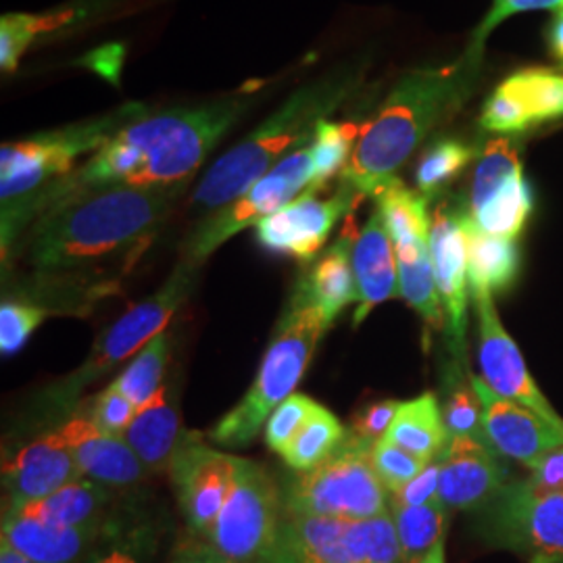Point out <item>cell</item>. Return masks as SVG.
<instances>
[{"label": "cell", "mask_w": 563, "mask_h": 563, "mask_svg": "<svg viewBox=\"0 0 563 563\" xmlns=\"http://www.w3.org/2000/svg\"><path fill=\"white\" fill-rule=\"evenodd\" d=\"M263 99L260 84L130 121L102 144L80 172L57 181L42 195L38 216L53 202L90 188L115 184L188 186L213 148Z\"/></svg>", "instance_id": "cell-1"}, {"label": "cell", "mask_w": 563, "mask_h": 563, "mask_svg": "<svg viewBox=\"0 0 563 563\" xmlns=\"http://www.w3.org/2000/svg\"><path fill=\"white\" fill-rule=\"evenodd\" d=\"M186 186H102L46 207L25 236L41 276H76L132 263L159 234Z\"/></svg>", "instance_id": "cell-2"}, {"label": "cell", "mask_w": 563, "mask_h": 563, "mask_svg": "<svg viewBox=\"0 0 563 563\" xmlns=\"http://www.w3.org/2000/svg\"><path fill=\"white\" fill-rule=\"evenodd\" d=\"M481 59L483 55L467 48L453 63L418 67L399 78L376 115L363 123L341 181L362 197L376 199L428 134L467 101Z\"/></svg>", "instance_id": "cell-3"}, {"label": "cell", "mask_w": 563, "mask_h": 563, "mask_svg": "<svg viewBox=\"0 0 563 563\" xmlns=\"http://www.w3.org/2000/svg\"><path fill=\"white\" fill-rule=\"evenodd\" d=\"M365 63L344 60L305 81L251 134L209 167L199 181L190 207L216 213L241 199L290 151L313 141L318 123L336 113L362 86Z\"/></svg>", "instance_id": "cell-4"}, {"label": "cell", "mask_w": 563, "mask_h": 563, "mask_svg": "<svg viewBox=\"0 0 563 563\" xmlns=\"http://www.w3.org/2000/svg\"><path fill=\"white\" fill-rule=\"evenodd\" d=\"M148 113L144 102H125L118 109L46 130L21 141L4 142L0 148V202H2V253L34 220V207L57 181L74 174L81 155L99 151L123 125Z\"/></svg>", "instance_id": "cell-5"}, {"label": "cell", "mask_w": 563, "mask_h": 563, "mask_svg": "<svg viewBox=\"0 0 563 563\" xmlns=\"http://www.w3.org/2000/svg\"><path fill=\"white\" fill-rule=\"evenodd\" d=\"M328 328L320 307L299 284L263 355L255 383L242 401L213 426L211 441L223 446L253 443L274 409L295 395Z\"/></svg>", "instance_id": "cell-6"}, {"label": "cell", "mask_w": 563, "mask_h": 563, "mask_svg": "<svg viewBox=\"0 0 563 563\" xmlns=\"http://www.w3.org/2000/svg\"><path fill=\"white\" fill-rule=\"evenodd\" d=\"M286 516L369 520L390 511L388 488L374 462L372 444L351 432L320 465L297 472L282 490Z\"/></svg>", "instance_id": "cell-7"}, {"label": "cell", "mask_w": 563, "mask_h": 563, "mask_svg": "<svg viewBox=\"0 0 563 563\" xmlns=\"http://www.w3.org/2000/svg\"><path fill=\"white\" fill-rule=\"evenodd\" d=\"M197 269L199 265L181 260L155 295L132 305L118 322L111 323L102 332L88 360L71 376L63 378L46 393L44 407L55 413L67 411L84 388L115 372L121 363L139 355L148 342L163 334L176 311L190 297Z\"/></svg>", "instance_id": "cell-8"}, {"label": "cell", "mask_w": 563, "mask_h": 563, "mask_svg": "<svg viewBox=\"0 0 563 563\" xmlns=\"http://www.w3.org/2000/svg\"><path fill=\"white\" fill-rule=\"evenodd\" d=\"M272 555L280 563H407L390 511L369 520L284 514Z\"/></svg>", "instance_id": "cell-9"}, {"label": "cell", "mask_w": 563, "mask_h": 563, "mask_svg": "<svg viewBox=\"0 0 563 563\" xmlns=\"http://www.w3.org/2000/svg\"><path fill=\"white\" fill-rule=\"evenodd\" d=\"M282 511V490L269 470L242 460L234 488L202 539L230 562L263 563L280 539Z\"/></svg>", "instance_id": "cell-10"}, {"label": "cell", "mask_w": 563, "mask_h": 563, "mask_svg": "<svg viewBox=\"0 0 563 563\" xmlns=\"http://www.w3.org/2000/svg\"><path fill=\"white\" fill-rule=\"evenodd\" d=\"M311 142L290 151L241 199L225 205L211 216H205L184 244L181 260L201 265L223 242L230 241L249 225H257L265 218L278 213L282 207L295 201L297 195H302L313 180Z\"/></svg>", "instance_id": "cell-11"}, {"label": "cell", "mask_w": 563, "mask_h": 563, "mask_svg": "<svg viewBox=\"0 0 563 563\" xmlns=\"http://www.w3.org/2000/svg\"><path fill=\"white\" fill-rule=\"evenodd\" d=\"M478 532L528 563H563V493H541L526 481L505 484L481 509Z\"/></svg>", "instance_id": "cell-12"}, {"label": "cell", "mask_w": 563, "mask_h": 563, "mask_svg": "<svg viewBox=\"0 0 563 563\" xmlns=\"http://www.w3.org/2000/svg\"><path fill=\"white\" fill-rule=\"evenodd\" d=\"M530 211L532 188L523 178L516 146L507 139L488 142L472 181V222L490 236L516 241Z\"/></svg>", "instance_id": "cell-13"}, {"label": "cell", "mask_w": 563, "mask_h": 563, "mask_svg": "<svg viewBox=\"0 0 563 563\" xmlns=\"http://www.w3.org/2000/svg\"><path fill=\"white\" fill-rule=\"evenodd\" d=\"M242 457L209 449L197 434H186L169 463V476L181 518L202 539L228 501Z\"/></svg>", "instance_id": "cell-14"}, {"label": "cell", "mask_w": 563, "mask_h": 563, "mask_svg": "<svg viewBox=\"0 0 563 563\" xmlns=\"http://www.w3.org/2000/svg\"><path fill=\"white\" fill-rule=\"evenodd\" d=\"M320 192L318 188H307L278 213L257 223L255 236L263 249L297 262H311L322 251L334 225L349 218L365 199L344 181L330 199H320Z\"/></svg>", "instance_id": "cell-15"}, {"label": "cell", "mask_w": 563, "mask_h": 563, "mask_svg": "<svg viewBox=\"0 0 563 563\" xmlns=\"http://www.w3.org/2000/svg\"><path fill=\"white\" fill-rule=\"evenodd\" d=\"M478 316V362L483 372V383L509 401L520 402L523 407L539 413L547 422L563 428V420L551 402L530 376L522 353L516 341L507 334L499 320L493 295H472Z\"/></svg>", "instance_id": "cell-16"}, {"label": "cell", "mask_w": 563, "mask_h": 563, "mask_svg": "<svg viewBox=\"0 0 563 563\" xmlns=\"http://www.w3.org/2000/svg\"><path fill=\"white\" fill-rule=\"evenodd\" d=\"M467 218L470 209L439 202L430 228V255L451 341L463 349L467 325Z\"/></svg>", "instance_id": "cell-17"}, {"label": "cell", "mask_w": 563, "mask_h": 563, "mask_svg": "<svg viewBox=\"0 0 563 563\" xmlns=\"http://www.w3.org/2000/svg\"><path fill=\"white\" fill-rule=\"evenodd\" d=\"M563 115V74L522 69L501 81L484 102L481 125L488 132H522Z\"/></svg>", "instance_id": "cell-18"}, {"label": "cell", "mask_w": 563, "mask_h": 563, "mask_svg": "<svg viewBox=\"0 0 563 563\" xmlns=\"http://www.w3.org/2000/svg\"><path fill=\"white\" fill-rule=\"evenodd\" d=\"M483 401L486 443L499 455L530 467L544 453L563 446V428L547 422L532 409L493 393L483 378H470Z\"/></svg>", "instance_id": "cell-19"}, {"label": "cell", "mask_w": 563, "mask_h": 563, "mask_svg": "<svg viewBox=\"0 0 563 563\" xmlns=\"http://www.w3.org/2000/svg\"><path fill=\"white\" fill-rule=\"evenodd\" d=\"M439 463V497L449 509L481 511L507 483V465L499 453L478 439H451Z\"/></svg>", "instance_id": "cell-20"}, {"label": "cell", "mask_w": 563, "mask_h": 563, "mask_svg": "<svg viewBox=\"0 0 563 563\" xmlns=\"http://www.w3.org/2000/svg\"><path fill=\"white\" fill-rule=\"evenodd\" d=\"M59 432L84 478L107 488H130L148 474L123 437L107 432L92 418L74 416Z\"/></svg>", "instance_id": "cell-21"}, {"label": "cell", "mask_w": 563, "mask_h": 563, "mask_svg": "<svg viewBox=\"0 0 563 563\" xmlns=\"http://www.w3.org/2000/svg\"><path fill=\"white\" fill-rule=\"evenodd\" d=\"M81 478L80 470L59 430L25 444L4 463L2 484L9 497L7 509L32 504Z\"/></svg>", "instance_id": "cell-22"}, {"label": "cell", "mask_w": 563, "mask_h": 563, "mask_svg": "<svg viewBox=\"0 0 563 563\" xmlns=\"http://www.w3.org/2000/svg\"><path fill=\"white\" fill-rule=\"evenodd\" d=\"M113 516L86 526H55L15 514L2 516V541L34 563H78L101 543Z\"/></svg>", "instance_id": "cell-23"}, {"label": "cell", "mask_w": 563, "mask_h": 563, "mask_svg": "<svg viewBox=\"0 0 563 563\" xmlns=\"http://www.w3.org/2000/svg\"><path fill=\"white\" fill-rule=\"evenodd\" d=\"M353 269L360 290V307L353 323H360L380 302L399 295V263L378 209L369 216L353 244Z\"/></svg>", "instance_id": "cell-24"}, {"label": "cell", "mask_w": 563, "mask_h": 563, "mask_svg": "<svg viewBox=\"0 0 563 563\" xmlns=\"http://www.w3.org/2000/svg\"><path fill=\"white\" fill-rule=\"evenodd\" d=\"M132 446L148 474L167 472L174 453L178 451L186 432H181L180 411L169 384L136 409L134 420L121 434Z\"/></svg>", "instance_id": "cell-25"}, {"label": "cell", "mask_w": 563, "mask_h": 563, "mask_svg": "<svg viewBox=\"0 0 563 563\" xmlns=\"http://www.w3.org/2000/svg\"><path fill=\"white\" fill-rule=\"evenodd\" d=\"M357 234L360 232H355L351 213L339 241L323 253L322 260L311 267L307 278L301 282L309 299L320 307L328 325L334 323L342 309L360 302V290L353 269V244Z\"/></svg>", "instance_id": "cell-26"}, {"label": "cell", "mask_w": 563, "mask_h": 563, "mask_svg": "<svg viewBox=\"0 0 563 563\" xmlns=\"http://www.w3.org/2000/svg\"><path fill=\"white\" fill-rule=\"evenodd\" d=\"M111 488L81 476L44 499L15 509H4V514L34 518L55 526H86L109 518L107 511L111 507Z\"/></svg>", "instance_id": "cell-27"}, {"label": "cell", "mask_w": 563, "mask_h": 563, "mask_svg": "<svg viewBox=\"0 0 563 563\" xmlns=\"http://www.w3.org/2000/svg\"><path fill=\"white\" fill-rule=\"evenodd\" d=\"M384 439L399 444L401 449L423 462L441 460L451 439L437 395L423 393L411 401L401 402Z\"/></svg>", "instance_id": "cell-28"}, {"label": "cell", "mask_w": 563, "mask_h": 563, "mask_svg": "<svg viewBox=\"0 0 563 563\" xmlns=\"http://www.w3.org/2000/svg\"><path fill=\"white\" fill-rule=\"evenodd\" d=\"M520 272L516 241L490 236L467 218V282L472 295H497L509 288Z\"/></svg>", "instance_id": "cell-29"}, {"label": "cell", "mask_w": 563, "mask_h": 563, "mask_svg": "<svg viewBox=\"0 0 563 563\" xmlns=\"http://www.w3.org/2000/svg\"><path fill=\"white\" fill-rule=\"evenodd\" d=\"M395 253L399 263V295L430 328L444 330L446 316L434 278L430 239L395 242Z\"/></svg>", "instance_id": "cell-30"}, {"label": "cell", "mask_w": 563, "mask_h": 563, "mask_svg": "<svg viewBox=\"0 0 563 563\" xmlns=\"http://www.w3.org/2000/svg\"><path fill=\"white\" fill-rule=\"evenodd\" d=\"M159 541L157 526L146 518L113 516L101 543L78 563H155Z\"/></svg>", "instance_id": "cell-31"}, {"label": "cell", "mask_w": 563, "mask_h": 563, "mask_svg": "<svg viewBox=\"0 0 563 563\" xmlns=\"http://www.w3.org/2000/svg\"><path fill=\"white\" fill-rule=\"evenodd\" d=\"M446 505L441 497L423 505L390 501V516L407 563H418L444 537Z\"/></svg>", "instance_id": "cell-32"}, {"label": "cell", "mask_w": 563, "mask_h": 563, "mask_svg": "<svg viewBox=\"0 0 563 563\" xmlns=\"http://www.w3.org/2000/svg\"><path fill=\"white\" fill-rule=\"evenodd\" d=\"M378 213L383 216L386 232L395 242L430 239L432 218L428 216V197L411 190L399 178L386 184L376 197Z\"/></svg>", "instance_id": "cell-33"}, {"label": "cell", "mask_w": 563, "mask_h": 563, "mask_svg": "<svg viewBox=\"0 0 563 563\" xmlns=\"http://www.w3.org/2000/svg\"><path fill=\"white\" fill-rule=\"evenodd\" d=\"M344 439L346 430L339 418L318 402L307 422L302 423L299 434L284 449L282 457L292 470L307 472L330 457Z\"/></svg>", "instance_id": "cell-34"}, {"label": "cell", "mask_w": 563, "mask_h": 563, "mask_svg": "<svg viewBox=\"0 0 563 563\" xmlns=\"http://www.w3.org/2000/svg\"><path fill=\"white\" fill-rule=\"evenodd\" d=\"M362 130L363 125L355 121L323 120L318 123L311 142L313 180L309 188L323 190L325 184L346 167L362 136Z\"/></svg>", "instance_id": "cell-35"}, {"label": "cell", "mask_w": 563, "mask_h": 563, "mask_svg": "<svg viewBox=\"0 0 563 563\" xmlns=\"http://www.w3.org/2000/svg\"><path fill=\"white\" fill-rule=\"evenodd\" d=\"M476 157L474 146L457 139H441L423 151L416 169V184L423 197L439 195Z\"/></svg>", "instance_id": "cell-36"}, {"label": "cell", "mask_w": 563, "mask_h": 563, "mask_svg": "<svg viewBox=\"0 0 563 563\" xmlns=\"http://www.w3.org/2000/svg\"><path fill=\"white\" fill-rule=\"evenodd\" d=\"M169 334L163 332L155 336L118 376V388L136 407L144 405L162 388L169 362Z\"/></svg>", "instance_id": "cell-37"}, {"label": "cell", "mask_w": 563, "mask_h": 563, "mask_svg": "<svg viewBox=\"0 0 563 563\" xmlns=\"http://www.w3.org/2000/svg\"><path fill=\"white\" fill-rule=\"evenodd\" d=\"M443 418L449 439L470 437L486 443L483 428V401L472 380L470 384L457 383L451 388L444 401Z\"/></svg>", "instance_id": "cell-38"}, {"label": "cell", "mask_w": 563, "mask_h": 563, "mask_svg": "<svg viewBox=\"0 0 563 563\" xmlns=\"http://www.w3.org/2000/svg\"><path fill=\"white\" fill-rule=\"evenodd\" d=\"M372 462L384 486L393 495L399 493L402 486L411 483L416 476H420L430 465L401 449L399 444L390 443L388 439H383L372 446Z\"/></svg>", "instance_id": "cell-39"}, {"label": "cell", "mask_w": 563, "mask_h": 563, "mask_svg": "<svg viewBox=\"0 0 563 563\" xmlns=\"http://www.w3.org/2000/svg\"><path fill=\"white\" fill-rule=\"evenodd\" d=\"M46 320V311L38 305L4 301L0 305V351L4 357L20 353L34 334V330Z\"/></svg>", "instance_id": "cell-40"}, {"label": "cell", "mask_w": 563, "mask_h": 563, "mask_svg": "<svg viewBox=\"0 0 563 563\" xmlns=\"http://www.w3.org/2000/svg\"><path fill=\"white\" fill-rule=\"evenodd\" d=\"M316 405L318 402L313 399H309L307 395H299V393H295L286 401H282L265 423L267 446L282 455L284 449L299 434L302 423L307 422V418L311 416Z\"/></svg>", "instance_id": "cell-41"}, {"label": "cell", "mask_w": 563, "mask_h": 563, "mask_svg": "<svg viewBox=\"0 0 563 563\" xmlns=\"http://www.w3.org/2000/svg\"><path fill=\"white\" fill-rule=\"evenodd\" d=\"M36 42L32 13H7L0 20V67L15 71L25 51Z\"/></svg>", "instance_id": "cell-42"}, {"label": "cell", "mask_w": 563, "mask_h": 563, "mask_svg": "<svg viewBox=\"0 0 563 563\" xmlns=\"http://www.w3.org/2000/svg\"><path fill=\"white\" fill-rule=\"evenodd\" d=\"M562 7L563 0H493L490 11L486 13L483 23L474 32V41L467 48L483 55L484 42L490 36V32H495V27H499L511 15H518L523 11H543V9L558 11Z\"/></svg>", "instance_id": "cell-43"}, {"label": "cell", "mask_w": 563, "mask_h": 563, "mask_svg": "<svg viewBox=\"0 0 563 563\" xmlns=\"http://www.w3.org/2000/svg\"><path fill=\"white\" fill-rule=\"evenodd\" d=\"M136 409L139 407L121 393L118 384L113 383L109 388L99 393V397L95 399L90 418L107 432H113L121 437L125 432V428L134 420Z\"/></svg>", "instance_id": "cell-44"}, {"label": "cell", "mask_w": 563, "mask_h": 563, "mask_svg": "<svg viewBox=\"0 0 563 563\" xmlns=\"http://www.w3.org/2000/svg\"><path fill=\"white\" fill-rule=\"evenodd\" d=\"M399 401H380L369 405L367 409H363L362 413L355 418L351 434L357 437L363 443L374 444L383 441L390 428V423L397 416Z\"/></svg>", "instance_id": "cell-45"}, {"label": "cell", "mask_w": 563, "mask_h": 563, "mask_svg": "<svg viewBox=\"0 0 563 563\" xmlns=\"http://www.w3.org/2000/svg\"><path fill=\"white\" fill-rule=\"evenodd\" d=\"M530 484L534 490L541 493H563V446L553 449L539 457L530 467Z\"/></svg>", "instance_id": "cell-46"}, {"label": "cell", "mask_w": 563, "mask_h": 563, "mask_svg": "<svg viewBox=\"0 0 563 563\" xmlns=\"http://www.w3.org/2000/svg\"><path fill=\"white\" fill-rule=\"evenodd\" d=\"M439 483H441V463L432 462L420 476H416L409 484H405L399 493L393 495L395 501L405 505H423L439 497Z\"/></svg>", "instance_id": "cell-47"}, {"label": "cell", "mask_w": 563, "mask_h": 563, "mask_svg": "<svg viewBox=\"0 0 563 563\" xmlns=\"http://www.w3.org/2000/svg\"><path fill=\"white\" fill-rule=\"evenodd\" d=\"M165 563H234L222 553H218L205 539H195L192 543L184 544Z\"/></svg>", "instance_id": "cell-48"}, {"label": "cell", "mask_w": 563, "mask_h": 563, "mask_svg": "<svg viewBox=\"0 0 563 563\" xmlns=\"http://www.w3.org/2000/svg\"><path fill=\"white\" fill-rule=\"evenodd\" d=\"M549 46L553 57L563 65V7L555 11V18L551 21L549 27Z\"/></svg>", "instance_id": "cell-49"}, {"label": "cell", "mask_w": 563, "mask_h": 563, "mask_svg": "<svg viewBox=\"0 0 563 563\" xmlns=\"http://www.w3.org/2000/svg\"><path fill=\"white\" fill-rule=\"evenodd\" d=\"M0 563H34L32 560H27L23 553H20L15 547L7 543V541H0Z\"/></svg>", "instance_id": "cell-50"}, {"label": "cell", "mask_w": 563, "mask_h": 563, "mask_svg": "<svg viewBox=\"0 0 563 563\" xmlns=\"http://www.w3.org/2000/svg\"><path fill=\"white\" fill-rule=\"evenodd\" d=\"M418 563H446V558H444V537Z\"/></svg>", "instance_id": "cell-51"}, {"label": "cell", "mask_w": 563, "mask_h": 563, "mask_svg": "<svg viewBox=\"0 0 563 563\" xmlns=\"http://www.w3.org/2000/svg\"><path fill=\"white\" fill-rule=\"evenodd\" d=\"M263 563H280L278 562V560H276V558H274V555H269V558H267V560H265V562Z\"/></svg>", "instance_id": "cell-52"}]
</instances>
